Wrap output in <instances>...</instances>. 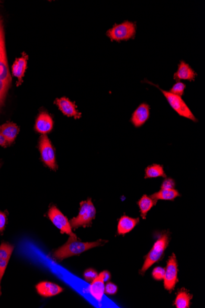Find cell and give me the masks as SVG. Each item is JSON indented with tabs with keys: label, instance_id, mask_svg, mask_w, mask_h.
I'll return each mask as SVG.
<instances>
[{
	"label": "cell",
	"instance_id": "8fae6325",
	"mask_svg": "<svg viewBox=\"0 0 205 308\" xmlns=\"http://www.w3.org/2000/svg\"><path fill=\"white\" fill-rule=\"evenodd\" d=\"M28 56L25 52H23L21 57L16 58L12 66V72L15 77L18 79L17 86H19L23 83V78L24 76L25 70L27 69Z\"/></svg>",
	"mask_w": 205,
	"mask_h": 308
},
{
	"label": "cell",
	"instance_id": "7402d4cb",
	"mask_svg": "<svg viewBox=\"0 0 205 308\" xmlns=\"http://www.w3.org/2000/svg\"><path fill=\"white\" fill-rule=\"evenodd\" d=\"M166 178L163 167L160 164H154L146 168L145 170V178L157 177Z\"/></svg>",
	"mask_w": 205,
	"mask_h": 308
},
{
	"label": "cell",
	"instance_id": "ba28073f",
	"mask_svg": "<svg viewBox=\"0 0 205 308\" xmlns=\"http://www.w3.org/2000/svg\"><path fill=\"white\" fill-rule=\"evenodd\" d=\"M39 148L43 162L50 169H56L54 149L51 144V141L46 134L43 135L40 137Z\"/></svg>",
	"mask_w": 205,
	"mask_h": 308
},
{
	"label": "cell",
	"instance_id": "f546056e",
	"mask_svg": "<svg viewBox=\"0 0 205 308\" xmlns=\"http://www.w3.org/2000/svg\"><path fill=\"white\" fill-rule=\"evenodd\" d=\"M5 49L4 25L3 20L0 17V52Z\"/></svg>",
	"mask_w": 205,
	"mask_h": 308
},
{
	"label": "cell",
	"instance_id": "277c9868",
	"mask_svg": "<svg viewBox=\"0 0 205 308\" xmlns=\"http://www.w3.org/2000/svg\"><path fill=\"white\" fill-rule=\"evenodd\" d=\"M136 32V23L127 20L113 25L108 30L107 35L112 42H120L133 39L135 37Z\"/></svg>",
	"mask_w": 205,
	"mask_h": 308
},
{
	"label": "cell",
	"instance_id": "6da1fadb",
	"mask_svg": "<svg viewBox=\"0 0 205 308\" xmlns=\"http://www.w3.org/2000/svg\"><path fill=\"white\" fill-rule=\"evenodd\" d=\"M105 240H99L92 242H83L78 240L77 237L70 236L65 244L54 252L53 258L58 260H63L74 255H80L89 249L98 247L104 243Z\"/></svg>",
	"mask_w": 205,
	"mask_h": 308
},
{
	"label": "cell",
	"instance_id": "d6986e66",
	"mask_svg": "<svg viewBox=\"0 0 205 308\" xmlns=\"http://www.w3.org/2000/svg\"><path fill=\"white\" fill-rule=\"evenodd\" d=\"M157 201L154 200L151 196L143 195L138 202V205L140 207L141 216L143 219H146V215L154 205H156Z\"/></svg>",
	"mask_w": 205,
	"mask_h": 308
},
{
	"label": "cell",
	"instance_id": "ac0fdd59",
	"mask_svg": "<svg viewBox=\"0 0 205 308\" xmlns=\"http://www.w3.org/2000/svg\"><path fill=\"white\" fill-rule=\"evenodd\" d=\"M11 76L8 69L5 49L0 52V81L11 83Z\"/></svg>",
	"mask_w": 205,
	"mask_h": 308
},
{
	"label": "cell",
	"instance_id": "cb8c5ba5",
	"mask_svg": "<svg viewBox=\"0 0 205 308\" xmlns=\"http://www.w3.org/2000/svg\"><path fill=\"white\" fill-rule=\"evenodd\" d=\"M186 87V84L182 83L181 81H178L177 83L174 85L170 89V92L172 94H174L175 95L179 96H182L184 95V90Z\"/></svg>",
	"mask_w": 205,
	"mask_h": 308
},
{
	"label": "cell",
	"instance_id": "8992f818",
	"mask_svg": "<svg viewBox=\"0 0 205 308\" xmlns=\"http://www.w3.org/2000/svg\"><path fill=\"white\" fill-rule=\"evenodd\" d=\"M165 275L163 280H164V287L166 290L171 292L174 290L176 284L178 282V265L175 255L173 254L166 264L165 269Z\"/></svg>",
	"mask_w": 205,
	"mask_h": 308
},
{
	"label": "cell",
	"instance_id": "52a82bcc",
	"mask_svg": "<svg viewBox=\"0 0 205 308\" xmlns=\"http://www.w3.org/2000/svg\"><path fill=\"white\" fill-rule=\"evenodd\" d=\"M48 216L52 224L60 230L61 234L66 233L70 236H76L73 233L72 228L69 220L55 206L50 208Z\"/></svg>",
	"mask_w": 205,
	"mask_h": 308
},
{
	"label": "cell",
	"instance_id": "4316f807",
	"mask_svg": "<svg viewBox=\"0 0 205 308\" xmlns=\"http://www.w3.org/2000/svg\"><path fill=\"white\" fill-rule=\"evenodd\" d=\"M9 261L0 258V295H1V282L7 269Z\"/></svg>",
	"mask_w": 205,
	"mask_h": 308
},
{
	"label": "cell",
	"instance_id": "e0dca14e",
	"mask_svg": "<svg viewBox=\"0 0 205 308\" xmlns=\"http://www.w3.org/2000/svg\"><path fill=\"white\" fill-rule=\"evenodd\" d=\"M19 128L13 122H8L0 126V134L7 140L8 145L11 144L19 133Z\"/></svg>",
	"mask_w": 205,
	"mask_h": 308
},
{
	"label": "cell",
	"instance_id": "4dcf8cb0",
	"mask_svg": "<svg viewBox=\"0 0 205 308\" xmlns=\"http://www.w3.org/2000/svg\"><path fill=\"white\" fill-rule=\"evenodd\" d=\"M7 224V215L4 212L0 211V233L5 230Z\"/></svg>",
	"mask_w": 205,
	"mask_h": 308
},
{
	"label": "cell",
	"instance_id": "9c48e42d",
	"mask_svg": "<svg viewBox=\"0 0 205 308\" xmlns=\"http://www.w3.org/2000/svg\"><path fill=\"white\" fill-rule=\"evenodd\" d=\"M55 103L65 115L73 117L76 119L81 118L82 114L76 108L75 103L72 102L69 99L66 98L58 99Z\"/></svg>",
	"mask_w": 205,
	"mask_h": 308
},
{
	"label": "cell",
	"instance_id": "30bf717a",
	"mask_svg": "<svg viewBox=\"0 0 205 308\" xmlns=\"http://www.w3.org/2000/svg\"><path fill=\"white\" fill-rule=\"evenodd\" d=\"M149 115H150V107L148 104L143 103L134 110L130 121L134 127H142L148 121Z\"/></svg>",
	"mask_w": 205,
	"mask_h": 308
},
{
	"label": "cell",
	"instance_id": "2e32d148",
	"mask_svg": "<svg viewBox=\"0 0 205 308\" xmlns=\"http://www.w3.org/2000/svg\"><path fill=\"white\" fill-rule=\"evenodd\" d=\"M139 218H132L127 215H124L119 219L118 225V232L119 234H124L130 233L133 228L139 224Z\"/></svg>",
	"mask_w": 205,
	"mask_h": 308
},
{
	"label": "cell",
	"instance_id": "1f68e13d",
	"mask_svg": "<svg viewBox=\"0 0 205 308\" xmlns=\"http://www.w3.org/2000/svg\"><path fill=\"white\" fill-rule=\"evenodd\" d=\"M102 272V274H104V280L105 283H107V282L109 281L111 279V274L110 273V272L107 271H104Z\"/></svg>",
	"mask_w": 205,
	"mask_h": 308
},
{
	"label": "cell",
	"instance_id": "7a4b0ae2",
	"mask_svg": "<svg viewBox=\"0 0 205 308\" xmlns=\"http://www.w3.org/2000/svg\"><path fill=\"white\" fill-rule=\"evenodd\" d=\"M146 83H148L152 85H154V86L159 89L161 92L163 94V96L166 99V101L169 103V105L174 109L176 112H177L179 115L184 117L187 119L192 120L194 122L197 121V119L195 118L194 114L190 110L188 106H187L185 102H184L181 96L174 95L167 90H163L160 89L158 85L151 83L149 81H146Z\"/></svg>",
	"mask_w": 205,
	"mask_h": 308
},
{
	"label": "cell",
	"instance_id": "3957f363",
	"mask_svg": "<svg viewBox=\"0 0 205 308\" xmlns=\"http://www.w3.org/2000/svg\"><path fill=\"white\" fill-rule=\"evenodd\" d=\"M169 242L168 234H163L154 243L153 247L149 252L146 257L144 265H143L140 273L144 274L145 272L154 264L159 262L163 256L164 252L167 248Z\"/></svg>",
	"mask_w": 205,
	"mask_h": 308
},
{
	"label": "cell",
	"instance_id": "603a6c76",
	"mask_svg": "<svg viewBox=\"0 0 205 308\" xmlns=\"http://www.w3.org/2000/svg\"><path fill=\"white\" fill-rule=\"evenodd\" d=\"M14 248L10 243H2L0 245V258L10 261Z\"/></svg>",
	"mask_w": 205,
	"mask_h": 308
},
{
	"label": "cell",
	"instance_id": "4fadbf2b",
	"mask_svg": "<svg viewBox=\"0 0 205 308\" xmlns=\"http://www.w3.org/2000/svg\"><path fill=\"white\" fill-rule=\"evenodd\" d=\"M53 119L48 113L42 112L38 115L35 123V130L40 134H46L53 129Z\"/></svg>",
	"mask_w": 205,
	"mask_h": 308
},
{
	"label": "cell",
	"instance_id": "f1b7e54d",
	"mask_svg": "<svg viewBox=\"0 0 205 308\" xmlns=\"http://www.w3.org/2000/svg\"><path fill=\"white\" fill-rule=\"evenodd\" d=\"M175 182L174 179L168 178L163 181L161 189H175Z\"/></svg>",
	"mask_w": 205,
	"mask_h": 308
},
{
	"label": "cell",
	"instance_id": "44dd1931",
	"mask_svg": "<svg viewBox=\"0 0 205 308\" xmlns=\"http://www.w3.org/2000/svg\"><path fill=\"white\" fill-rule=\"evenodd\" d=\"M192 298V295L187 290L181 289L178 293L174 304L177 308H188Z\"/></svg>",
	"mask_w": 205,
	"mask_h": 308
},
{
	"label": "cell",
	"instance_id": "d4e9b609",
	"mask_svg": "<svg viewBox=\"0 0 205 308\" xmlns=\"http://www.w3.org/2000/svg\"><path fill=\"white\" fill-rule=\"evenodd\" d=\"M165 268H162V267H156L152 271V277L154 278V280L157 281L162 280L164 275H165Z\"/></svg>",
	"mask_w": 205,
	"mask_h": 308
},
{
	"label": "cell",
	"instance_id": "d6a6232c",
	"mask_svg": "<svg viewBox=\"0 0 205 308\" xmlns=\"http://www.w3.org/2000/svg\"><path fill=\"white\" fill-rule=\"evenodd\" d=\"M8 145V143L7 140L5 139V138L1 134H0V146L6 147Z\"/></svg>",
	"mask_w": 205,
	"mask_h": 308
},
{
	"label": "cell",
	"instance_id": "836d02e7",
	"mask_svg": "<svg viewBox=\"0 0 205 308\" xmlns=\"http://www.w3.org/2000/svg\"><path fill=\"white\" fill-rule=\"evenodd\" d=\"M1 106H2V105H1V104H0V107H1Z\"/></svg>",
	"mask_w": 205,
	"mask_h": 308
},
{
	"label": "cell",
	"instance_id": "484cf974",
	"mask_svg": "<svg viewBox=\"0 0 205 308\" xmlns=\"http://www.w3.org/2000/svg\"><path fill=\"white\" fill-rule=\"evenodd\" d=\"M98 275L97 272L91 268L87 269L84 272L85 280L87 282H90V283H92L98 276Z\"/></svg>",
	"mask_w": 205,
	"mask_h": 308
},
{
	"label": "cell",
	"instance_id": "7c38bea8",
	"mask_svg": "<svg viewBox=\"0 0 205 308\" xmlns=\"http://www.w3.org/2000/svg\"><path fill=\"white\" fill-rule=\"evenodd\" d=\"M37 292L45 297H51L63 291L62 287L51 282H42L36 286Z\"/></svg>",
	"mask_w": 205,
	"mask_h": 308
},
{
	"label": "cell",
	"instance_id": "83f0119b",
	"mask_svg": "<svg viewBox=\"0 0 205 308\" xmlns=\"http://www.w3.org/2000/svg\"><path fill=\"white\" fill-rule=\"evenodd\" d=\"M118 286L115 284L110 283H108L105 288V293L108 295H114L118 292Z\"/></svg>",
	"mask_w": 205,
	"mask_h": 308
},
{
	"label": "cell",
	"instance_id": "9a60e30c",
	"mask_svg": "<svg viewBox=\"0 0 205 308\" xmlns=\"http://www.w3.org/2000/svg\"><path fill=\"white\" fill-rule=\"evenodd\" d=\"M105 281L104 274L101 272L98 275L94 280L92 282L89 288L90 294L94 297L96 300L100 302L105 293Z\"/></svg>",
	"mask_w": 205,
	"mask_h": 308
},
{
	"label": "cell",
	"instance_id": "5b68a950",
	"mask_svg": "<svg viewBox=\"0 0 205 308\" xmlns=\"http://www.w3.org/2000/svg\"><path fill=\"white\" fill-rule=\"evenodd\" d=\"M96 209L91 199L81 202L78 215L70 221L72 228L76 229L80 227H88L95 218Z\"/></svg>",
	"mask_w": 205,
	"mask_h": 308
},
{
	"label": "cell",
	"instance_id": "5bb4252c",
	"mask_svg": "<svg viewBox=\"0 0 205 308\" xmlns=\"http://www.w3.org/2000/svg\"><path fill=\"white\" fill-rule=\"evenodd\" d=\"M197 76L194 70L190 67L189 64L185 61H181L179 64L177 72L175 73L174 79L175 80L180 81L181 80L194 81Z\"/></svg>",
	"mask_w": 205,
	"mask_h": 308
},
{
	"label": "cell",
	"instance_id": "ffe728a7",
	"mask_svg": "<svg viewBox=\"0 0 205 308\" xmlns=\"http://www.w3.org/2000/svg\"><path fill=\"white\" fill-rule=\"evenodd\" d=\"M180 195V193L175 189H161L159 192L151 195V197L156 201H174Z\"/></svg>",
	"mask_w": 205,
	"mask_h": 308
}]
</instances>
